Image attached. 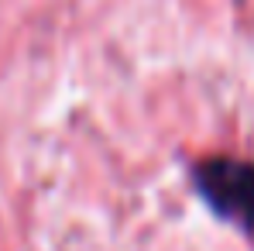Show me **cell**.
<instances>
[{
    "label": "cell",
    "instance_id": "6da1fadb",
    "mask_svg": "<svg viewBox=\"0 0 254 251\" xmlns=\"http://www.w3.org/2000/svg\"><path fill=\"white\" fill-rule=\"evenodd\" d=\"M199 196L210 203L223 220L237 224L254 241V166L244 159L216 155L196 166Z\"/></svg>",
    "mask_w": 254,
    "mask_h": 251
}]
</instances>
